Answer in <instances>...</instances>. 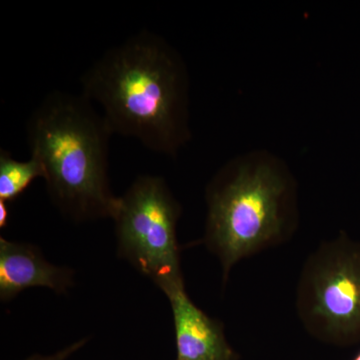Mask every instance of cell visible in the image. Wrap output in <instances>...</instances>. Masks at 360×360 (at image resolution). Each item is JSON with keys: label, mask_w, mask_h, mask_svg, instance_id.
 Instances as JSON below:
<instances>
[{"label": "cell", "mask_w": 360, "mask_h": 360, "mask_svg": "<svg viewBox=\"0 0 360 360\" xmlns=\"http://www.w3.org/2000/svg\"><path fill=\"white\" fill-rule=\"evenodd\" d=\"M82 87L113 134L165 155L188 141L186 65L158 33L141 30L104 52L82 75Z\"/></svg>", "instance_id": "1"}, {"label": "cell", "mask_w": 360, "mask_h": 360, "mask_svg": "<svg viewBox=\"0 0 360 360\" xmlns=\"http://www.w3.org/2000/svg\"><path fill=\"white\" fill-rule=\"evenodd\" d=\"M26 134L61 214L77 224L112 219L120 200L108 175L113 134L91 101L82 94L51 92L28 118Z\"/></svg>", "instance_id": "2"}, {"label": "cell", "mask_w": 360, "mask_h": 360, "mask_svg": "<svg viewBox=\"0 0 360 360\" xmlns=\"http://www.w3.org/2000/svg\"><path fill=\"white\" fill-rule=\"evenodd\" d=\"M295 200L292 180L266 161L229 165L212 180L203 243L219 259L224 283L241 260L292 236Z\"/></svg>", "instance_id": "3"}, {"label": "cell", "mask_w": 360, "mask_h": 360, "mask_svg": "<svg viewBox=\"0 0 360 360\" xmlns=\"http://www.w3.org/2000/svg\"><path fill=\"white\" fill-rule=\"evenodd\" d=\"M180 215L181 205L167 181L141 175L120 196L112 217L118 255L165 295L184 288L176 234Z\"/></svg>", "instance_id": "4"}, {"label": "cell", "mask_w": 360, "mask_h": 360, "mask_svg": "<svg viewBox=\"0 0 360 360\" xmlns=\"http://www.w3.org/2000/svg\"><path fill=\"white\" fill-rule=\"evenodd\" d=\"M303 328L315 340L347 347L360 341V243L340 233L303 264L295 300Z\"/></svg>", "instance_id": "5"}, {"label": "cell", "mask_w": 360, "mask_h": 360, "mask_svg": "<svg viewBox=\"0 0 360 360\" xmlns=\"http://www.w3.org/2000/svg\"><path fill=\"white\" fill-rule=\"evenodd\" d=\"M174 317L176 360H239L221 321L194 304L184 288L168 292Z\"/></svg>", "instance_id": "6"}, {"label": "cell", "mask_w": 360, "mask_h": 360, "mask_svg": "<svg viewBox=\"0 0 360 360\" xmlns=\"http://www.w3.org/2000/svg\"><path fill=\"white\" fill-rule=\"evenodd\" d=\"M75 271L45 259L37 246L0 238V300L8 302L23 290L46 288L58 295L73 285Z\"/></svg>", "instance_id": "7"}, {"label": "cell", "mask_w": 360, "mask_h": 360, "mask_svg": "<svg viewBox=\"0 0 360 360\" xmlns=\"http://www.w3.org/2000/svg\"><path fill=\"white\" fill-rule=\"evenodd\" d=\"M39 177L44 179V169L37 158L18 161L8 151L0 150V201L15 200Z\"/></svg>", "instance_id": "8"}, {"label": "cell", "mask_w": 360, "mask_h": 360, "mask_svg": "<svg viewBox=\"0 0 360 360\" xmlns=\"http://www.w3.org/2000/svg\"><path fill=\"white\" fill-rule=\"evenodd\" d=\"M87 341H89L87 338H82V340L75 341L72 345H68V347L63 348V349L58 350V352H56L54 354H34L25 360H68L75 352H77L80 348L84 347V345H86Z\"/></svg>", "instance_id": "9"}, {"label": "cell", "mask_w": 360, "mask_h": 360, "mask_svg": "<svg viewBox=\"0 0 360 360\" xmlns=\"http://www.w3.org/2000/svg\"><path fill=\"white\" fill-rule=\"evenodd\" d=\"M9 212L7 203L0 201V227L4 229L8 221Z\"/></svg>", "instance_id": "10"}, {"label": "cell", "mask_w": 360, "mask_h": 360, "mask_svg": "<svg viewBox=\"0 0 360 360\" xmlns=\"http://www.w3.org/2000/svg\"><path fill=\"white\" fill-rule=\"evenodd\" d=\"M352 360H360V352L359 354L356 355V356L354 357Z\"/></svg>", "instance_id": "11"}]
</instances>
